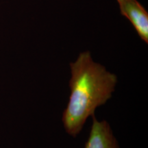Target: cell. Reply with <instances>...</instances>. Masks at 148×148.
<instances>
[{
  "mask_svg": "<svg viewBox=\"0 0 148 148\" xmlns=\"http://www.w3.org/2000/svg\"><path fill=\"white\" fill-rule=\"evenodd\" d=\"M70 67L71 95L62 113V123L66 132L75 137L86 119L95 115L96 108L111 97L117 77L95 62L88 51L79 53L77 60L70 63Z\"/></svg>",
  "mask_w": 148,
  "mask_h": 148,
  "instance_id": "1",
  "label": "cell"
},
{
  "mask_svg": "<svg viewBox=\"0 0 148 148\" xmlns=\"http://www.w3.org/2000/svg\"><path fill=\"white\" fill-rule=\"evenodd\" d=\"M121 14L129 20L140 38L148 43V12L138 0H116Z\"/></svg>",
  "mask_w": 148,
  "mask_h": 148,
  "instance_id": "2",
  "label": "cell"
},
{
  "mask_svg": "<svg viewBox=\"0 0 148 148\" xmlns=\"http://www.w3.org/2000/svg\"><path fill=\"white\" fill-rule=\"evenodd\" d=\"M92 119L91 129L84 148H119L108 122L99 121L95 115Z\"/></svg>",
  "mask_w": 148,
  "mask_h": 148,
  "instance_id": "3",
  "label": "cell"
}]
</instances>
